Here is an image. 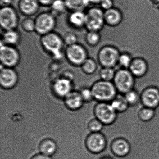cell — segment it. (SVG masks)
Instances as JSON below:
<instances>
[{"label": "cell", "mask_w": 159, "mask_h": 159, "mask_svg": "<svg viewBox=\"0 0 159 159\" xmlns=\"http://www.w3.org/2000/svg\"><path fill=\"white\" fill-rule=\"evenodd\" d=\"M120 53L119 50L110 45H106L99 48L96 53V59L101 67L115 68L118 66Z\"/></svg>", "instance_id": "obj_4"}, {"label": "cell", "mask_w": 159, "mask_h": 159, "mask_svg": "<svg viewBox=\"0 0 159 159\" xmlns=\"http://www.w3.org/2000/svg\"><path fill=\"white\" fill-rule=\"evenodd\" d=\"M94 113L95 118L104 125H109L115 121L118 112L113 109L110 103L98 102L95 106Z\"/></svg>", "instance_id": "obj_11"}, {"label": "cell", "mask_w": 159, "mask_h": 159, "mask_svg": "<svg viewBox=\"0 0 159 159\" xmlns=\"http://www.w3.org/2000/svg\"><path fill=\"white\" fill-rule=\"evenodd\" d=\"M40 43L43 51L53 59L60 60L64 57L65 44L62 36L57 32L41 36Z\"/></svg>", "instance_id": "obj_1"}, {"label": "cell", "mask_w": 159, "mask_h": 159, "mask_svg": "<svg viewBox=\"0 0 159 159\" xmlns=\"http://www.w3.org/2000/svg\"><path fill=\"white\" fill-rule=\"evenodd\" d=\"M94 99L98 102H108L112 101L118 94L112 82L99 80L91 87Z\"/></svg>", "instance_id": "obj_2"}, {"label": "cell", "mask_w": 159, "mask_h": 159, "mask_svg": "<svg viewBox=\"0 0 159 159\" xmlns=\"http://www.w3.org/2000/svg\"><path fill=\"white\" fill-rule=\"evenodd\" d=\"M99 156L100 157L98 159H114L111 156L108 154H100Z\"/></svg>", "instance_id": "obj_41"}, {"label": "cell", "mask_w": 159, "mask_h": 159, "mask_svg": "<svg viewBox=\"0 0 159 159\" xmlns=\"http://www.w3.org/2000/svg\"><path fill=\"white\" fill-rule=\"evenodd\" d=\"M20 23L16 9L12 6H4L0 9V25L2 31L17 29Z\"/></svg>", "instance_id": "obj_9"}, {"label": "cell", "mask_w": 159, "mask_h": 159, "mask_svg": "<svg viewBox=\"0 0 159 159\" xmlns=\"http://www.w3.org/2000/svg\"><path fill=\"white\" fill-rule=\"evenodd\" d=\"M22 41V35L17 29L3 31L1 39V44L17 47Z\"/></svg>", "instance_id": "obj_19"}, {"label": "cell", "mask_w": 159, "mask_h": 159, "mask_svg": "<svg viewBox=\"0 0 159 159\" xmlns=\"http://www.w3.org/2000/svg\"><path fill=\"white\" fill-rule=\"evenodd\" d=\"M0 60L3 67L16 68L21 63V53L17 47L1 44Z\"/></svg>", "instance_id": "obj_8"}, {"label": "cell", "mask_w": 159, "mask_h": 159, "mask_svg": "<svg viewBox=\"0 0 159 159\" xmlns=\"http://www.w3.org/2000/svg\"><path fill=\"white\" fill-rule=\"evenodd\" d=\"M135 79L129 70L120 68L116 70L112 82L119 93L125 94L134 89Z\"/></svg>", "instance_id": "obj_7"}, {"label": "cell", "mask_w": 159, "mask_h": 159, "mask_svg": "<svg viewBox=\"0 0 159 159\" xmlns=\"http://www.w3.org/2000/svg\"><path fill=\"white\" fill-rule=\"evenodd\" d=\"M98 6L105 11L113 8L114 4L112 0H102Z\"/></svg>", "instance_id": "obj_36"}, {"label": "cell", "mask_w": 159, "mask_h": 159, "mask_svg": "<svg viewBox=\"0 0 159 159\" xmlns=\"http://www.w3.org/2000/svg\"><path fill=\"white\" fill-rule=\"evenodd\" d=\"M148 69L147 62L140 58L133 59L128 69L135 78H139L144 76L147 73Z\"/></svg>", "instance_id": "obj_21"}, {"label": "cell", "mask_w": 159, "mask_h": 159, "mask_svg": "<svg viewBox=\"0 0 159 159\" xmlns=\"http://www.w3.org/2000/svg\"><path fill=\"white\" fill-rule=\"evenodd\" d=\"M68 11H84L91 5L89 0H64Z\"/></svg>", "instance_id": "obj_23"}, {"label": "cell", "mask_w": 159, "mask_h": 159, "mask_svg": "<svg viewBox=\"0 0 159 159\" xmlns=\"http://www.w3.org/2000/svg\"><path fill=\"white\" fill-rule=\"evenodd\" d=\"M107 143L109 144L112 153L118 157H125L130 152V144L124 139H116L112 142H107Z\"/></svg>", "instance_id": "obj_18"}, {"label": "cell", "mask_w": 159, "mask_h": 159, "mask_svg": "<svg viewBox=\"0 0 159 159\" xmlns=\"http://www.w3.org/2000/svg\"><path fill=\"white\" fill-rule=\"evenodd\" d=\"M19 81V75L15 68L1 66L0 72V86L5 90L13 89Z\"/></svg>", "instance_id": "obj_12"}, {"label": "cell", "mask_w": 159, "mask_h": 159, "mask_svg": "<svg viewBox=\"0 0 159 159\" xmlns=\"http://www.w3.org/2000/svg\"><path fill=\"white\" fill-rule=\"evenodd\" d=\"M153 1L156 3H159V0H153Z\"/></svg>", "instance_id": "obj_42"}, {"label": "cell", "mask_w": 159, "mask_h": 159, "mask_svg": "<svg viewBox=\"0 0 159 159\" xmlns=\"http://www.w3.org/2000/svg\"><path fill=\"white\" fill-rule=\"evenodd\" d=\"M133 59L129 54L126 53H121L118 61V66L120 68L128 69Z\"/></svg>", "instance_id": "obj_33"}, {"label": "cell", "mask_w": 159, "mask_h": 159, "mask_svg": "<svg viewBox=\"0 0 159 159\" xmlns=\"http://www.w3.org/2000/svg\"><path fill=\"white\" fill-rule=\"evenodd\" d=\"M41 6L49 7L55 0H38Z\"/></svg>", "instance_id": "obj_38"}, {"label": "cell", "mask_w": 159, "mask_h": 159, "mask_svg": "<svg viewBox=\"0 0 159 159\" xmlns=\"http://www.w3.org/2000/svg\"><path fill=\"white\" fill-rule=\"evenodd\" d=\"M30 159H53L52 157L47 156L42 153L38 152L31 156Z\"/></svg>", "instance_id": "obj_37"}, {"label": "cell", "mask_w": 159, "mask_h": 159, "mask_svg": "<svg viewBox=\"0 0 159 159\" xmlns=\"http://www.w3.org/2000/svg\"><path fill=\"white\" fill-rule=\"evenodd\" d=\"M13 0H0L1 7L11 6Z\"/></svg>", "instance_id": "obj_39"}, {"label": "cell", "mask_w": 159, "mask_h": 159, "mask_svg": "<svg viewBox=\"0 0 159 159\" xmlns=\"http://www.w3.org/2000/svg\"><path fill=\"white\" fill-rule=\"evenodd\" d=\"M65 45L67 46L78 43V37L73 31H68L65 32L62 36Z\"/></svg>", "instance_id": "obj_34"}, {"label": "cell", "mask_w": 159, "mask_h": 159, "mask_svg": "<svg viewBox=\"0 0 159 159\" xmlns=\"http://www.w3.org/2000/svg\"><path fill=\"white\" fill-rule=\"evenodd\" d=\"M104 125L100 121L94 118L89 121L87 125V128L90 133H97L102 131Z\"/></svg>", "instance_id": "obj_32"}, {"label": "cell", "mask_w": 159, "mask_h": 159, "mask_svg": "<svg viewBox=\"0 0 159 159\" xmlns=\"http://www.w3.org/2000/svg\"><path fill=\"white\" fill-rule=\"evenodd\" d=\"M124 96L129 106H135L140 101V95L134 89L129 91Z\"/></svg>", "instance_id": "obj_30"}, {"label": "cell", "mask_w": 159, "mask_h": 159, "mask_svg": "<svg viewBox=\"0 0 159 159\" xmlns=\"http://www.w3.org/2000/svg\"><path fill=\"white\" fill-rule=\"evenodd\" d=\"M20 26L22 29L27 33L35 32V19H33L31 17H25L21 21Z\"/></svg>", "instance_id": "obj_29"}, {"label": "cell", "mask_w": 159, "mask_h": 159, "mask_svg": "<svg viewBox=\"0 0 159 159\" xmlns=\"http://www.w3.org/2000/svg\"><path fill=\"white\" fill-rule=\"evenodd\" d=\"M38 150L40 153L52 157L57 153L58 146L54 139L45 138L40 142Z\"/></svg>", "instance_id": "obj_20"}, {"label": "cell", "mask_w": 159, "mask_h": 159, "mask_svg": "<svg viewBox=\"0 0 159 159\" xmlns=\"http://www.w3.org/2000/svg\"><path fill=\"white\" fill-rule=\"evenodd\" d=\"M99 66L96 59L88 57L80 66L81 69L86 75H93L98 70Z\"/></svg>", "instance_id": "obj_24"}, {"label": "cell", "mask_w": 159, "mask_h": 159, "mask_svg": "<svg viewBox=\"0 0 159 159\" xmlns=\"http://www.w3.org/2000/svg\"><path fill=\"white\" fill-rule=\"evenodd\" d=\"M65 106L72 111H79L85 108L84 101L80 91L73 90L64 98Z\"/></svg>", "instance_id": "obj_15"}, {"label": "cell", "mask_w": 159, "mask_h": 159, "mask_svg": "<svg viewBox=\"0 0 159 159\" xmlns=\"http://www.w3.org/2000/svg\"><path fill=\"white\" fill-rule=\"evenodd\" d=\"M84 41L90 47H97L101 42V34L96 31H87L84 36Z\"/></svg>", "instance_id": "obj_27"}, {"label": "cell", "mask_w": 159, "mask_h": 159, "mask_svg": "<svg viewBox=\"0 0 159 159\" xmlns=\"http://www.w3.org/2000/svg\"><path fill=\"white\" fill-rule=\"evenodd\" d=\"M66 22L71 28L75 30L85 29L86 15L84 11L69 12L67 16Z\"/></svg>", "instance_id": "obj_16"}, {"label": "cell", "mask_w": 159, "mask_h": 159, "mask_svg": "<svg viewBox=\"0 0 159 159\" xmlns=\"http://www.w3.org/2000/svg\"><path fill=\"white\" fill-rule=\"evenodd\" d=\"M52 89L54 93L57 98L64 99L65 97L74 90V84L68 79L59 78L54 83Z\"/></svg>", "instance_id": "obj_14"}, {"label": "cell", "mask_w": 159, "mask_h": 159, "mask_svg": "<svg viewBox=\"0 0 159 159\" xmlns=\"http://www.w3.org/2000/svg\"><path fill=\"white\" fill-rule=\"evenodd\" d=\"M85 12V29L87 31L101 32L105 25L104 11L99 6H93L88 8Z\"/></svg>", "instance_id": "obj_5"}, {"label": "cell", "mask_w": 159, "mask_h": 159, "mask_svg": "<svg viewBox=\"0 0 159 159\" xmlns=\"http://www.w3.org/2000/svg\"><path fill=\"white\" fill-rule=\"evenodd\" d=\"M89 1L91 5H93V6H98L102 0H89Z\"/></svg>", "instance_id": "obj_40"}, {"label": "cell", "mask_w": 159, "mask_h": 159, "mask_svg": "<svg viewBox=\"0 0 159 159\" xmlns=\"http://www.w3.org/2000/svg\"><path fill=\"white\" fill-rule=\"evenodd\" d=\"M122 15L120 12L115 8H112L104 11V20L105 24L108 25H118L122 21Z\"/></svg>", "instance_id": "obj_22"}, {"label": "cell", "mask_w": 159, "mask_h": 159, "mask_svg": "<svg viewBox=\"0 0 159 159\" xmlns=\"http://www.w3.org/2000/svg\"><path fill=\"white\" fill-rule=\"evenodd\" d=\"M107 142L105 136L101 132L91 133L85 140L86 149L91 154L98 155L107 148Z\"/></svg>", "instance_id": "obj_10"}, {"label": "cell", "mask_w": 159, "mask_h": 159, "mask_svg": "<svg viewBox=\"0 0 159 159\" xmlns=\"http://www.w3.org/2000/svg\"><path fill=\"white\" fill-rule=\"evenodd\" d=\"M82 97L85 103H92L96 101L94 99L93 96L91 88L85 87L80 91Z\"/></svg>", "instance_id": "obj_35"}, {"label": "cell", "mask_w": 159, "mask_h": 159, "mask_svg": "<svg viewBox=\"0 0 159 159\" xmlns=\"http://www.w3.org/2000/svg\"><path fill=\"white\" fill-rule=\"evenodd\" d=\"M140 101L144 107L155 109L159 106V90L154 87L146 88L140 95Z\"/></svg>", "instance_id": "obj_13"}, {"label": "cell", "mask_w": 159, "mask_h": 159, "mask_svg": "<svg viewBox=\"0 0 159 159\" xmlns=\"http://www.w3.org/2000/svg\"><path fill=\"white\" fill-rule=\"evenodd\" d=\"M49 8L50 11L56 17L61 16L68 11L64 0H55Z\"/></svg>", "instance_id": "obj_26"}, {"label": "cell", "mask_w": 159, "mask_h": 159, "mask_svg": "<svg viewBox=\"0 0 159 159\" xmlns=\"http://www.w3.org/2000/svg\"><path fill=\"white\" fill-rule=\"evenodd\" d=\"M116 71V70L113 68L101 67L99 70L100 80L107 81H113Z\"/></svg>", "instance_id": "obj_28"}, {"label": "cell", "mask_w": 159, "mask_h": 159, "mask_svg": "<svg viewBox=\"0 0 159 159\" xmlns=\"http://www.w3.org/2000/svg\"><path fill=\"white\" fill-rule=\"evenodd\" d=\"M17 6L22 15L32 17L38 13L41 5L38 0H19Z\"/></svg>", "instance_id": "obj_17"}, {"label": "cell", "mask_w": 159, "mask_h": 159, "mask_svg": "<svg viewBox=\"0 0 159 159\" xmlns=\"http://www.w3.org/2000/svg\"><path fill=\"white\" fill-rule=\"evenodd\" d=\"M35 33L41 36L55 31L57 24V17L50 11H43L35 18Z\"/></svg>", "instance_id": "obj_6"}, {"label": "cell", "mask_w": 159, "mask_h": 159, "mask_svg": "<svg viewBox=\"0 0 159 159\" xmlns=\"http://www.w3.org/2000/svg\"><path fill=\"white\" fill-rule=\"evenodd\" d=\"M114 110L117 112L125 111L129 107L126 101L124 94L118 93L116 97L110 102Z\"/></svg>", "instance_id": "obj_25"}, {"label": "cell", "mask_w": 159, "mask_h": 159, "mask_svg": "<svg viewBox=\"0 0 159 159\" xmlns=\"http://www.w3.org/2000/svg\"><path fill=\"white\" fill-rule=\"evenodd\" d=\"M155 113V109L143 107L139 110L138 116L142 121H148L153 118Z\"/></svg>", "instance_id": "obj_31"}, {"label": "cell", "mask_w": 159, "mask_h": 159, "mask_svg": "<svg viewBox=\"0 0 159 159\" xmlns=\"http://www.w3.org/2000/svg\"><path fill=\"white\" fill-rule=\"evenodd\" d=\"M88 57L86 47L79 43L66 46L64 51L65 59L68 64L74 67H80Z\"/></svg>", "instance_id": "obj_3"}]
</instances>
